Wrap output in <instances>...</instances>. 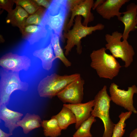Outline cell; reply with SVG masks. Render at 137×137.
I'll return each instance as SVG.
<instances>
[{
	"mask_svg": "<svg viewBox=\"0 0 137 137\" xmlns=\"http://www.w3.org/2000/svg\"><path fill=\"white\" fill-rule=\"evenodd\" d=\"M105 85L95 96L94 106L91 115L101 119L104 124V131L102 137H111L115 124L112 121L109 115L110 102L111 101Z\"/></svg>",
	"mask_w": 137,
	"mask_h": 137,
	"instance_id": "cell-5",
	"label": "cell"
},
{
	"mask_svg": "<svg viewBox=\"0 0 137 137\" xmlns=\"http://www.w3.org/2000/svg\"><path fill=\"white\" fill-rule=\"evenodd\" d=\"M123 15L117 18L124 24V28L122 33L123 40H127L130 32L137 28L136 19L137 16V4L131 3L127 7L126 11L122 12Z\"/></svg>",
	"mask_w": 137,
	"mask_h": 137,
	"instance_id": "cell-12",
	"label": "cell"
},
{
	"mask_svg": "<svg viewBox=\"0 0 137 137\" xmlns=\"http://www.w3.org/2000/svg\"><path fill=\"white\" fill-rule=\"evenodd\" d=\"M132 112L130 111L122 112L119 115V120L114 126L111 137H122L125 132L126 121L130 117Z\"/></svg>",
	"mask_w": 137,
	"mask_h": 137,
	"instance_id": "cell-22",
	"label": "cell"
},
{
	"mask_svg": "<svg viewBox=\"0 0 137 137\" xmlns=\"http://www.w3.org/2000/svg\"><path fill=\"white\" fill-rule=\"evenodd\" d=\"M15 8L8 13L6 18L7 23L18 27L21 31L25 27L29 14L21 6L16 5Z\"/></svg>",
	"mask_w": 137,
	"mask_h": 137,
	"instance_id": "cell-17",
	"label": "cell"
},
{
	"mask_svg": "<svg viewBox=\"0 0 137 137\" xmlns=\"http://www.w3.org/2000/svg\"><path fill=\"white\" fill-rule=\"evenodd\" d=\"M136 24L137 25V16L136 18Z\"/></svg>",
	"mask_w": 137,
	"mask_h": 137,
	"instance_id": "cell-32",
	"label": "cell"
},
{
	"mask_svg": "<svg viewBox=\"0 0 137 137\" xmlns=\"http://www.w3.org/2000/svg\"><path fill=\"white\" fill-rule=\"evenodd\" d=\"M40 25H29L25 26L21 31L22 38L27 40L39 29Z\"/></svg>",
	"mask_w": 137,
	"mask_h": 137,
	"instance_id": "cell-26",
	"label": "cell"
},
{
	"mask_svg": "<svg viewBox=\"0 0 137 137\" xmlns=\"http://www.w3.org/2000/svg\"><path fill=\"white\" fill-rule=\"evenodd\" d=\"M46 10L41 7L34 13L29 15L26 21L25 27L29 25H40Z\"/></svg>",
	"mask_w": 137,
	"mask_h": 137,
	"instance_id": "cell-24",
	"label": "cell"
},
{
	"mask_svg": "<svg viewBox=\"0 0 137 137\" xmlns=\"http://www.w3.org/2000/svg\"><path fill=\"white\" fill-rule=\"evenodd\" d=\"M12 134L9 133H7L3 131L1 129H0V137H9Z\"/></svg>",
	"mask_w": 137,
	"mask_h": 137,
	"instance_id": "cell-30",
	"label": "cell"
},
{
	"mask_svg": "<svg viewBox=\"0 0 137 137\" xmlns=\"http://www.w3.org/2000/svg\"><path fill=\"white\" fill-rule=\"evenodd\" d=\"M94 104V99L84 103L65 104L63 106L69 109L74 114L76 119L75 128L77 130L83 122L91 116Z\"/></svg>",
	"mask_w": 137,
	"mask_h": 137,
	"instance_id": "cell-13",
	"label": "cell"
},
{
	"mask_svg": "<svg viewBox=\"0 0 137 137\" xmlns=\"http://www.w3.org/2000/svg\"><path fill=\"white\" fill-rule=\"evenodd\" d=\"M105 47L94 50L91 54L90 66L101 78L112 79L118 74L121 66L112 55L107 53Z\"/></svg>",
	"mask_w": 137,
	"mask_h": 137,
	"instance_id": "cell-2",
	"label": "cell"
},
{
	"mask_svg": "<svg viewBox=\"0 0 137 137\" xmlns=\"http://www.w3.org/2000/svg\"><path fill=\"white\" fill-rule=\"evenodd\" d=\"M23 115L22 113L8 109L6 105H0V118L4 122L5 126L11 134H12L14 130L18 127L17 123Z\"/></svg>",
	"mask_w": 137,
	"mask_h": 137,
	"instance_id": "cell-15",
	"label": "cell"
},
{
	"mask_svg": "<svg viewBox=\"0 0 137 137\" xmlns=\"http://www.w3.org/2000/svg\"><path fill=\"white\" fill-rule=\"evenodd\" d=\"M19 72L3 69L1 70L0 105H8L10 96L14 91L17 90L26 91L28 90V84L21 80Z\"/></svg>",
	"mask_w": 137,
	"mask_h": 137,
	"instance_id": "cell-7",
	"label": "cell"
},
{
	"mask_svg": "<svg viewBox=\"0 0 137 137\" xmlns=\"http://www.w3.org/2000/svg\"><path fill=\"white\" fill-rule=\"evenodd\" d=\"M84 80L81 78L70 83L57 95L63 102L71 104L81 103L83 96Z\"/></svg>",
	"mask_w": 137,
	"mask_h": 137,
	"instance_id": "cell-9",
	"label": "cell"
},
{
	"mask_svg": "<svg viewBox=\"0 0 137 137\" xmlns=\"http://www.w3.org/2000/svg\"><path fill=\"white\" fill-rule=\"evenodd\" d=\"M129 0H106L96 9L97 13L103 18L110 20L116 16H121L122 12L120 10L122 6Z\"/></svg>",
	"mask_w": 137,
	"mask_h": 137,
	"instance_id": "cell-14",
	"label": "cell"
},
{
	"mask_svg": "<svg viewBox=\"0 0 137 137\" xmlns=\"http://www.w3.org/2000/svg\"><path fill=\"white\" fill-rule=\"evenodd\" d=\"M80 78V75L78 73L64 76L54 73L48 75L39 84V94L41 97L52 98L57 96L70 83Z\"/></svg>",
	"mask_w": 137,
	"mask_h": 137,
	"instance_id": "cell-4",
	"label": "cell"
},
{
	"mask_svg": "<svg viewBox=\"0 0 137 137\" xmlns=\"http://www.w3.org/2000/svg\"><path fill=\"white\" fill-rule=\"evenodd\" d=\"M16 5L20 6L29 14H32L36 12L41 6L38 5L34 0H13Z\"/></svg>",
	"mask_w": 137,
	"mask_h": 137,
	"instance_id": "cell-25",
	"label": "cell"
},
{
	"mask_svg": "<svg viewBox=\"0 0 137 137\" xmlns=\"http://www.w3.org/2000/svg\"><path fill=\"white\" fill-rule=\"evenodd\" d=\"M69 10L68 0L52 1L50 6L46 9L40 25L61 37Z\"/></svg>",
	"mask_w": 137,
	"mask_h": 137,
	"instance_id": "cell-1",
	"label": "cell"
},
{
	"mask_svg": "<svg viewBox=\"0 0 137 137\" xmlns=\"http://www.w3.org/2000/svg\"><path fill=\"white\" fill-rule=\"evenodd\" d=\"M60 37L52 32L51 37L50 43L56 59H58L66 67L71 65V62L65 56L60 43Z\"/></svg>",
	"mask_w": 137,
	"mask_h": 137,
	"instance_id": "cell-21",
	"label": "cell"
},
{
	"mask_svg": "<svg viewBox=\"0 0 137 137\" xmlns=\"http://www.w3.org/2000/svg\"><path fill=\"white\" fill-rule=\"evenodd\" d=\"M94 3L93 0H83L80 3L70 9L71 15L67 26L68 30L73 25L75 18L77 16H82L83 17L84 20L82 24L85 26H88L89 23L94 20V16L91 11Z\"/></svg>",
	"mask_w": 137,
	"mask_h": 137,
	"instance_id": "cell-11",
	"label": "cell"
},
{
	"mask_svg": "<svg viewBox=\"0 0 137 137\" xmlns=\"http://www.w3.org/2000/svg\"><path fill=\"white\" fill-rule=\"evenodd\" d=\"M96 121L95 117L91 116L83 122L73 135V137H92L90 129L92 125Z\"/></svg>",
	"mask_w": 137,
	"mask_h": 137,
	"instance_id": "cell-23",
	"label": "cell"
},
{
	"mask_svg": "<svg viewBox=\"0 0 137 137\" xmlns=\"http://www.w3.org/2000/svg\"><path fill=\"white\" fill-rule=\"evenodd\" d=\"M118 87L119 86L114 82L110 85L109 91L111 101L128 111L137 113V111L133 105V97L134 94L137 93V87L133 85L128 87L127 90L121 89Z\"/></svg>",
	"mask_w": 137,
	"mask_h": 137,
	"instance_id": "cell-8",
	"label": "cell"
},
{
	"mask_svg": "<svg viewBox=\"0 0 137 137\" xmlns=\"http://www.w3.org/2000/svg\"><path fill=\"white\" fill-rule=\"evenodd\" d=\"M34 1L39 6H42L47 9L50 6L52 1L47 0H34Z\"/></svg>",
	"mask_w": 137,
	"mask_h": 137,
	"instance_id": "cell-28",
	"label": "cell"
},
{
	"mask_svg": "<svg viewBox=\"0 0 137 137\" xmlns=\"http://www.w3.org/2000/svg\"><path fill=\"white\" fill-rule=\"evenodd\" d=\"M41 122L39 115L27 113L18 122L17 125L22 127L24 133L27 134L32 130L40 127Z\"/></svg>",
	"mask_w": 137,
	"mask_h": 137,
	"instance_id": "cell-18",
	"label": "cell"
},
{
	"mask_svg": "<svg viewBox=\"0 0 137 137\" xmlns=\"http://www.w3.org/2000/svg\"><path fill=\"white\" fill-rule=\"evenodd\" d=\"M52 117L57 120L62 130L66 129L70 125L76 122L74 114L70 109L64 106L58 114Z\"/></svg>",
	"mask_w": 137,
	"mask_h": 137,
	"instance_id": "cell-19",
	"label": "cell"
},
{
	"mask_svg": "<svg viewBox=\"0 0 137 137\" xmlns=\"http://www.w3.org/2000/svg\"><path fill=\"white\" fill-rule=\"evenodd\" d=\"M129 137H137V128L133 130L130 133Z\"/></svg>",
	"mask_w": 137,
	"mask_h": 137,
	"instance_id": "cell-31",
	"label": "cell"
},
{
	"mask_svg": "<svg viewBox=\"0 0 137 137\" xmlns=\"http://www.w3.org/2000/svg\"><path fill=\"white\" fill-rule=\"evenodd\" d=\"M105 36L107 50H109L115 58L121 59L124 61L125 67H128L132 62L135 54L132 46L127 40L121 41L122 33L118 31H114L111 34H107Z\"/></svg>",
	"mask_w": 137,
	"mask_h": 137,
	"instance_id": "cell-6",
	"label": "cell"
},
{
	"mask_svg": "<svg viewBox=\"0 0 137 137\" xmlns=\"http://www.w3.org/2000/svg\"><path fill=\"white\" fill-rule=\"evenodd\" d=\"M0 65L4 70L19 72L27 71L31 65L30 59L25 55L20 56L10 52L0 58Z\"/></svg>",
	"mask_w": 137,
	"mask_h": 137,
	"instance_id": "cell-10",
	"label": "cell"
},
{
	"mask_svg": "<svg viewBox=\"0 0 137 137\" xmlns=\"http://www.w3.org/2000/svg\"><path fill=\"white\" fill-rule=\"evenodd\" d=\"M105 0H97L94 2L92 9L93 10L96 9L99 6L101 5L104 2Z\"/></svg>",
	"mask_w": 137,
	"mask_h": 137,
	"instance_id": "cell-29",
	"label": "cell"
},
{
	"mask_svg": "<svg viewBox=\"0 0 137 137\" xmlns=\"http://www.w3.org/2000/svg\"><path fill=\"white\" fill-rule=\"evenodd\" d=\"M41 126L43 129L44 134L46 137H57L61 134L62 130L57 120L52 117L48 120H43Z\"/></svg>",
	"mask_w": 137,
	"mask_h": 137,
	"instance_id": "cell-20",
	"label": "cell"
},
{
	"mask_svg": "<svg viewBox=\"0 0 137 137\" xmlns=\"http://www.w3.org/2000/svg\"><path fill=\"white\" fill-rule=\"evenodd\" d=\"M14 3L13 0H0V7L9 13L13 10L12 8Z\"/></svg>",
	"mask_w": 137,
	"mask_h": 137,
	"instance_id": "cell-27",
	"label": "cell"
},
{
	"mask_svg": "<svg viewBox=\"0 0 137 137\" xmlns=\"http://www.w3.org/2000/svg\"><path fill=\"white\" fill-rule=\"evenodd\" d=\"M32 54L41 60L43 68L47 71L51 68L53 62L56 59L50 42L45 47L35 50Z\"/></svg>",
	"mask_w": 137,
	"mask_h": 137,
	"instance_id": "cell-16",
	"label": "cell"
},
{
	"mask_svg": "<svg viewBox=\"0 0 137 137\" xmlns=\"http://www.w3.org/2000/svg\"><path fill=\"white\" fill-rule=\"evenodd\" d=\"M81 20V16H76L74 19V24L72 28L68 29V31L63 34V36L67 39L66 44L64 47L66 56L69 55L75 46L77 53L80 54L82 50L81 39L91 34L94 31L102 30L105 28L104 25L101 23H98L93 26H85L82 23Z\"/></svg>",
	"mask_w": 137,
	"mask_h": 137,
	"instance_id": "cell-3",
	"label": "cell"
}]
</instances>
